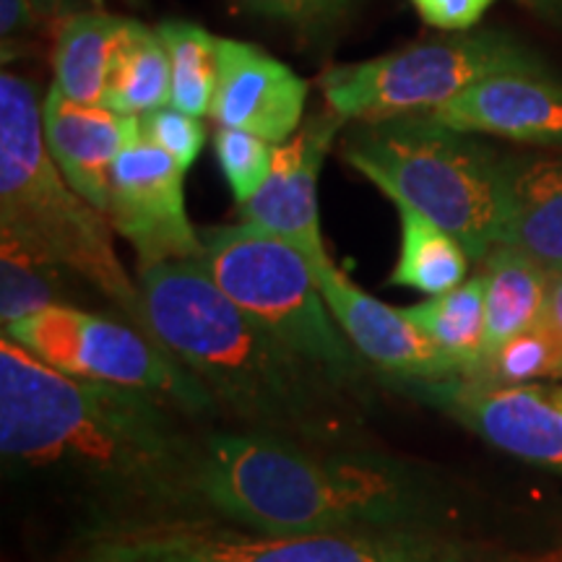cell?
Listing matches in <instances>:
<instances>
[{
  "mask_svg": "<svg viewBox=\"0 0 562 562\" xmlns=\"http://www.w3.org/2000/svg\"><path fill=\"white\" fill-rule=\"evenodd\" d=\"M144 393L50 368L0 339V453L89 513L81 526L193 516L206 432Z\"/></svg>",
  "mask_w": 562,
  "mask_h": 562,
  "instance_id": "cell-1",
  "label": "cell"
},
{
  "mask_svg": "<svg viewBox=\"0 0 562 562\" xmlns=\"http://www.w3.org/2000/svg\"><path fill=\"white\" fill-rule=\"evenodd\" d=\"M206 516L261 533L469 531L459 484L425 461L209 430L199 472Z\"/></svg>",
  "mask_w": 562,
  "mask_h": 562,
  "instance_id": "cell-2",
  "label": "cell"
},
{
  "mask_svg": "<svg viewBox=\"0 0 562 562\" xmlns=\"http://www.w3.org/2000/svg\"><path fill=\"white\" fill-rule=\"evenodd\" d=\"M138 286L151 334L199 378L229 430L321 448L364 446L372 402L263 331L199 258L140 269Z\"/></svg>",
  "mask_w": 562,
  "mask_h": 562,
  "instance_id": "cell-3",
  "label": "cell"
},
{
  "mask_svg": "<svg viewBox=\"0 0 562 562\" xmlns=\"http://www.w3.org/2000/svg\"><path fill=\"white\" fill-rule=\"evenodd\" d=\"M63 562H560L472 531L261 533L222 518H133L81 526Z\"/></svg>",
  "mask_w": 562,
  "mask_h": 562,
  "instance_id": "cell-4",
  "label": "cell"
},
{
  "mask_svg": "<svg viewBox=\"0 0 562 562\" xmlns=\"http://www.w3.org/2000/svg\"><path fill=\"white\" fill-rule=\"evenodd\" d=\"M108 216L70 188L42 131L32 81L0 76V235L13 237L115 302L133 326L151 334L140 286L115 252Z\"/></svg>",
  "mask_w": 562,
  "mask_h": 562,
  "instance_id": "cell-5",
  "label": "cell"
},
{
  "mask_svg": "<svg viewBox=\"0 0 562 562\" xmlns=\"http://www.w3.org/2000/svg\"><path fill=\"white\" fill-rule=\"evenodd\" d=\"M344 159L383 195L430 216L459 237L472 261L497 245L503 220V159L487 146L425 115L362 123Z\"/></svg>",
  "mask_w": 562,
  "mask_h": 562,
  "instance_id": "cell-6",
  "label": "cell"
},
{
  "mask_svg": "<svg viewBox=\"0 0 562 562\" xmlns=\"http://www.w3.org/2000/svg\"><path fill=\"white\" fill-rule=\"evenodd\" d=\"M201 243L203 269L248 318L372 402L375 370L334 321L313 266L297 248L245 222L206 229Z\"/></svg>",
  "mask_w": 562,
  "mask_h": 562,
  "instance_id": "cell-7",
  "label": "cell"
},
{
  "mask_svg": "<svg viewBox=\"0 0 562 562\" xmlns=\"http://www.w3.org/2000/svg\"><path fill=\"white\" fill-rule=\"evenodd\" d=\"M547 70L539 55L508 32H456L381 58L336 66L321 79L328 112L344 123L425 115L487 76Z\"/></svg>",
  "mask_w": 562,
  "mask_h": 562,
  "instance_id": "cell-8",
  "label": "cell"
},
{
  "mask_svg": "<svg viewBox=\"0 0 562 562\" xmlns=\"http://www.w3.org/2000/svg\"><path fill=\"white\" fill-rule=\"evenodd\" d=\"M3 336L66 375L144 393L199 425L222 419L199 378L157 336L136 326L53 305L5 326Z\"/></svg>",
  "mask_w": 562,
  "mask_h": 562,
  "instance_id": "cell-9",
  "label": "cell"
},
{
  "mask_svg": "<svg viewBox=\"0 0 562 562\" xmlns=\"http://www.w3.org/2000/svg\"><path fill=\"white\" fill-rule=\"evenodd\" d=\"M110 227L133 245L138 271L201 258V235L186 211V170L140 133L136 117L110 172Z\"/></svg>",
  "mask_w": 562,
  "mask_h": 562,
  "instance_id": "cell-10",
  "label": "cell"
},
{
  "mask_svg": "<svg viewBox=\"0 0 562 562\" xmlns=\"http://www.w3.org/2000/svg\"><path fill=\"white\" fill-rule=\"evenodd\" d=\"M513 459L562 472V385H476L461 378L398 383Z\"/></svg>",
  "mask_w": 562,
  "mask_h": 562,
  "instance_id": "cell-11",
  "label": "cell"
},
{
  "mask_svg": "<svg viewBox=\"0 0 562 562\" xmlns=\"http://www.w3.org/2000/svg\"><path fill=\"white\" fill-rule=\"evenodd\" d=\"M311 266L334 321L372 370L398 383H438L459 378V368L406 318L404 311L360 290L331 256L318 258Z\"/></svg>",
  "mask_w": 562,
  "mask_h": 562,
  "instance_id": "cell-12",
  "label": "cell"
},
{
  "mask_svg": "<svg viewBox=\"0 0 562 562\" xmlns=\"http://www.w3.org/2000/svg\"><path fill=\"white\" fill-rule=\"evenodd\" d=\"M341 125L334 112L302 125L290 140L277 146L269 180L240 206L245 224L290 243L311 263L328 256L321 235L318 178Z\"/></svg>",
  "mask_w": 562,
  "mask_h": 562,
  "instance_id": "cell-13",
  "label": "cell"
},
{
  "mask_svg": "<svg viewBox=\"0 0 562 562\" xmlns=\"http://www.w3.org/2000/svg\"><path fill=\"white\" fill-rule=\"evenodd\" d=\"M222 68L211 117L224 128L248 131L279 146L300 131L307 81L261 47L222 40Z\"/></svg>",
  "mask_w": 562,
  "mask_h": 562,
  "instance_id": "cell-14",
  "label": "cell"
},
{
  "mask_svg": "<svg viewBox=\"0 0 562 562\" xmlns=\"http://www.w3.org/2000/svg\"><path fill=\"white\" fill-rule=\"evenodd\" d=\"M432 123L459 133H484L539 146H562V83L547 70L487 76L451 102L425 112Z\"/></svg>",
  "mask_w": 562,
  "mask_h": 562,
  "instance_id": "cell-15",
  "label": "cell"
},
{
  "mask_svg": "<svg viewBox=\"0 0 562 562\" xmlns=\"http://www.w3.org/2000/svg\"><path fill=\"white\" fill-rule=\"evenodd\" d=\"M138 115H117L108 108L70 102L58 89L47 91L42 102L45 144L63 178L91 206L104 214L110 199V172L123 151Z\"/></svg>",
  "mask_w": 562,
  "mask_h": 562,
  "instance_id": "cell-16",
  "label": "cell"
},
{
  "mask_svg": "<svg viewBox=\"0 0 562 562\" xmlns=\"http://www.w3.org/2000/svg\"><path fill=\"white\" fill-rule=\"evenodd\" d=\"M497 245H513L544 269L562 271V157L503 159Z\"/></svg>",
  "mask_w": 562,
  "mask_h": 562,
  "instance_id": "cell-17",
  "label": "cell"
},
{
  "mask_svg": "<svg viewBox=\"0 0 562 562\" xmlns=\"http://www.w3.org/2000/svg\"><path fill=\"white\" fill-rule=\"evenodd\" d=\"M484 271V351L482 360L513 336L542 318L550 269L513 245H495L482 261ZM480 360V362H482Z\"/></svg>",
  "mask_w": 562,
  "mask_h": 562,
  "instance_id": "cell-18",
  "label": "cell"
},
{
  "mask_svg": "<svg viewBox=\"0 0 562 562\" xmlns=\"http://www.w3.org/2000/svg\"><path fill=\"white\" fill-rule=\"evenodd\" d=\"M128 19L112 16L102 9L66 16L55 30L53 68L55 83L70 102L102 108L112 58Z\"/></svg>",
  "mask_w": 562,
  "mask_h": 562,
  "instance_id": "cell-19",
  "label": "cell"
},
{
  "mask_svg": "<svg viewBox=\"0 0 562 562\" xmlns=\"http://www.w3.org/2000/svg\"><path fill=\"white\" fill-rule=\"evenodd\" d=\"M172 100L170 55L157 30L128 19L112 58L102 108L117 115H146Z\"/></svg>",
  "mask_w": 562,
  "mask_h": 562,
  "instance_id": "cell-20",
  "label": "cell"
},
{
  "mask_svg": "<svg viewBox=\"0 0 562 562\" xmlns=\"http://www.w3.org/2000/svg\"><path fill=\"white\" fill-rule=\"evenodd\" d=\"M402 243L389 284L438 297L461 286L469 277V252L451 232L422 211L398 203Z\"/></svg>",
  "mask_w": 562,
  "mask_h": 562,
  "instance_id": "cell-21",
  "label": "cell"
},
{
  "mask_svg": "<svg viewBox=\"0 0 562 562\" xmlns=\"http://www.w3.org/2000/svg\"><path fill=\"white\" fill-rule=\"evenodd\" d=\"M406 318L467 378L484 351V277H472L456 290L419 305L402 307Z\"/></svg>",
  "mask_w": 562,
  "mask_h": 562,
  "instance_id": "cell-22",
  "label": "cell"
},
{
  "mask_svg": "<svg viewBox=\"0 0 562 562\" xmlns=\"http://www.w3.org/2000/svg\"><path fill=\"white\" fill-rule=\"evenodd\" d=\"M157 34L165 42L172 68V108L188 115H211L216 83H220L222 53L220 37L193 21H161Z\"/></svg>",
  "mask_w": 562,
  "mask_h": 562,
  "instance_id": "cell-23",
  "label": "cell"
},
{
  "mask_svg": "<svg viewBox=\"0 0 562 562\" xmlns=\"http://www.w3.org/2000/svg\"><path fill=\"white\" fill-rule=\"evenodd\" d=\"M58 263L0 235V321L3 328L53 305H68Z\"/></svg>",
  "mask_w": 562,
  "mask_h": 562,
  "instance_id": "cell-24",
  "label": "cell"
},
{
  "mask_svg": "<svg viewBox=\"0 0 562 562\" xmlns=\"http://www.w3.org/2000/svg\"><path fill=\"white\" fill-rule=\"evenodd\" d=\"M544 378H562V351L542 323H537L529 331L513 336L501 349L484 357L461 381L476 385H521Z\"/></svg>",
  "mask_w": 562,
  "mask_h": 562,
  "instance_id": "cell-25",
  "label": "cell"
},
{
  "mask_svg": "<svg viewBox=\"0 0 562 562\" xmlns=\"http://www.w3.org/2000/svg\"><path fill=\"white\" fill-rule=\"evenodd\" d=\"M273 151H277V146L252 136L248 131L224 128V125L216 128L214 154L237 206H245L269 180Z\"/></svg>",
  "mask_w": 562,
  "mask_h": 562,
  "instance_id": "cell-26",
  "label": "cell"
},
{
  "mask_svg": "<svg viewBox=\"0 0 562 562\" xmlns=\"http://www.w3.org/2000/svg\"><path fill=\"white\" fill-rule=\"evenodd\" d=\"M138 117L140 133H144L154 146H159L161 151L170 154L182 170L188 172V167L199 159L203 144H206V128H203L201 117L188 115V112L172 108V104L157 108Z\"/></svg>",
  "mask_w": 562,
  "mask_h": 562,
  "instance_id": "cell-27",
  "label": "cell"
},
{
  "mask_svg": "<svg viewBox=\"0 0 562 562\" xmlns=\"http://www.w3.org/2000/svg\"><path fill=\"white\" fill-rule=\"evenodd\" d=\"M60 0H0V40L3 53L30 40L42 26L50 24Z\"/></svg>",
  "mask_w": 562,
  "mask_h": 562,
  "instance_id": "cell-28",
  "label": "cell"
},
{
  "mask_svg": "<svg viewBox=\"0 0 562 562\" xmlns=\"http://www.w3.org/2000/svg\"><path fill=\"white\" fill-rule=\"evenodd\" d=\"M425 24L442 32H469L497 0H409Z\"/></svg>",
  "mask_w": 562,
  "mask_h": 562,
  "instance_id": "cell-29",
  "label": "cell"
},
{
  "mask_svg": "<svg viewBox=\"0 0 562 562\" xmlns=\"http://www.w3.org/2000/svg\"><path fill=\"white\" fill-rule=\"evenodd\" d=\"M539 323L550 331L562 351V271H550V277H547V300Z\"/></svg>",
  "mask_w": 562,
  "mask_h": 562,
  "instance_id": "cell-30",
  "label": "cell"
},
{
  "mask_svg": "<svg viewBox=\"0 0 562 562\" xmlns=\"http://www.w3.org/2000/svg\"><path fill=\"white\" fill-rule=\"evenodd\" d=\"M526 9L542 16L547 24H552L554 30L562 32V0H518Z\"/></svg>",
  "mask_w": 562,
  "mask_h": 562,
  "instance_id": "cell-31",
  "label": "cell"
},
{
  "mask_svg": "<svg viewBox=\"0 0 562 562\" xmlns=\"http://www.w3.org/2000/svg\"><path fill=\"white\" fill-rule=\"evenodd\" d=\"M263 3L277 5V9H281V11H294V13H300V11L313 9V5H321L323 0H263Z\"/></svg>",
  "mask_w": 562,
  "mask_h": 562,
  "instance_id": "cell-32",
  "label": "cell"
},
{
  "mask_svg": "<svg viewBox=\"0 0 562 562\" xmlns=\"http://www.w3.org/2000/svg\"><path fill=\"white\" fill-rule=\"evenodd\" d=\"M91 3H94L97 9H102V5H104V0H91ZM131 3H136V0H131Z\"/></svg>",
  "mask_w": 562,
  "mask_h": 562,
  "instance_id": "cell-33",
  "label": "cell"
}]
</instances>
